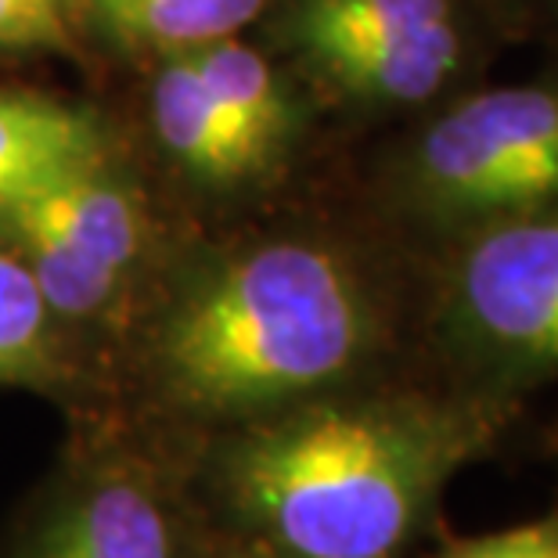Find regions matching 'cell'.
<instances>
[{"label":"cell","instance_id":"6da1fadb","mask_svg":"<svg viewBox=\"0 0 558 558\" xmlns=\"http://www.w3.org/2000/svg\"><path fill=\"white\" fill-rule=\"evenodd\" d=\"M425 372L422 256L342 187L156 284L105 403L177 439Z\"/></svg>","mask_w":558,"mask_h":558},{"label":"cell","instance_id":"7a4b0ae2","mask_svg":"<svg viewBox=\"0 0 558 558\" xmlns=\"http://www.w3.org/2000/svg\"><path fill=\"white\" fill-rule=\"evenodd\" d=\"M558 422L429 372L289 403L192 444V480L217 526L292 558H411L444 526L465 469L551 454Z\"/></svg>","mask_w":558,"mask_h":558},{"label":"cell","instance_id":"3957f363","mask_svg":"<svg viewBox=\"0 0 558 558\" xmlns=\"http://www.w3.org/2000/svg\"><path fill=\"white\" fill-rule=\"evenodd\" d=\"M347 192L414 256L558 198V62L375 134Z\"/></svg>","mask_w":558,"mask_h":558},{"label":"cell","instance_id":"277c9868","mask_svg":"<svg viewBox=\"0 0 558 558\" xmlns=\"http://www.w3.org/2000/svg\"><path fill=\"white\" fill-rule=\"evenodd\" d=\"M264 19L325 120L357 134L439 109L519 47L501 0H270Z\"/></svg>","mask_w":558,"mask_h":558},{"label":"cell","instance_id":"5b68a950","mask_svg":"<svg viewBox=\"0 0 558 558\" xmlns=\"http://www.w3.org/2000/svg\"><path fill=\"white\" fill-rule=\"evenodd\" d=\"M209 537L192 444L98 403L4 522L0 558H206Z\"/></svg>","mask_w":558,"mask_h":558},{"label":"cell","instance_id":"8992f818","mask_svg":"<svg viewBox=\"0 0 558 558\" xmlns=\"http://www.w3.org/2000/svg\"><path fill=\"white\" fill-rule=\"evenodd\" d=\"M422 357L490 400L558 386V198L422 256Z\"/></svg>","mask_w":558,"mask_h":558},{"label":"cell","instance_id":"52a82bcc","mask_svg":"<svg viewBox=\"0 0 558 558\" xmlns=\"http://www.w3.org/2000/svg\"><path fill=\"white\" fill-rule=\"evenodd\" d=\"M0 245L37 278L105 397L109 364L151 289L148 217L134 184L98 151L0 198Z\"/></svg>","mask_w":558,"mask_h":558},{"label":"cell","instance_id":"ba28073f","mask_svg":"<svg viewBox=\"0 0 558 558\" xmlns=\"http://www.w3.org/2000/svg\"><path fill=\"white\" fill-rule=\"evenodd\" d=\"M184 58L270 177L289 173L311 148L317 123H325L320 105L292 69L239 37L195 47Z\"/></svg>","mask_w":558,"mask_h":558},{"label":"cell","instance_id":"9c48e42d","mask_svg":"<svg viewBox=\"0 0 558 558\" xmlns=\"http://www.w3.org/2000/svg\"><path fill=\"white\" fill-rule=\"evenodd\" d=\"M0 386L37 389L98 408L101 386L62 320L47 306L29 267L0 245Z\"/></svg>","mask_w":558,"mask_h":558},{"label":"cell","instance_id":"30bf717a","mask_svg":"<svg viewBox=\"0 0 558 558\" xmlns=\"http://www.w3.org/2000/svg\"><path fill=\"white\" fill-rule=\"evenodd\" d=\"M151 126L166 156L202 184L239 187L270 181V170L228 123L184 54L159 58L151 80Z\"/></svg>","mask_w":558,"mask_h":558},{"label":"cell","instance_id":"8fae6325","mask_svg":"<svg viewBox=\"0 0 558 558\" xmlns=\"http://www.w3.org/2000/svg\"><path fill=\"white\" fill-rule=\"evenodd\" d=\"M98 151H105V130L94 112L0 90V198Z\"/></svg>","mask_w":558,"mask_h":558},{"label":"cell","instance_id":"7c38bea8","mask_svg":"<svg viewBox=\"0 0 558 558\" xmlns=\"http://www.w3.org/2000/svg\"><path fill=\"white\" fill-rule=\"evenodd\" d=\"M87 8L109 40L166 58L239 37L270 0H87Z\"/></svg>","mask_w":558,"mask_h":558},{"label":"cell","instance_id":"4fadbf2b","mask_svg":"<svg viewBox=\"0 0 558 558\" xmlns=\"http://www.w3.org/2000/svg\"><path fill=\"white\" fill-rule=\"evenodd\" d=\"M422 558H558V486L555 501L541 515L512 522L505 530L472 533V537H454V533L439 530L433 548Z\"/></svg>","mask_w":558,"mask_h":558},{"label":"cell","instance_id":"5bb4252c","mask_svg":"<svg viewBox=\"0 0 558 558\" xmlns=\"http://www.w3.org/2000/svg\"><path fill=\"white\" fill-rule=\"evenodd\" d=\"M73 0H0V51H62Z\"/></svg>","mask_w":558,"mask_h":558},{"label":"cell","instance_id":"9a60e30c","mask_svg":"<svg viewBox=\"0 0 558 558\" xmlns=\"http://www.w3.org/2000/svg\"><path fill=\"white\" fill-rule=\"evenodd\" d=\"M515 22L519 44H530L558 62V0H501Z\"/></svg>","mask_w":558,"mask_h":558},{"label":"cell","instance_id":"2e32d148","mask_svg":"<svg viewBox=\"0 0 558 558\" xmlns=\"http://www.w3.org/2000/svg\"><path fill=\"white\" fill-rule=\"evenodd\" d=\"M206 558H292L278 548H270L264 541L242 537V533H231L213 522V537H209V551Z\"/></svg>","mask_w":558,"mask_h":558}]
</instances>
